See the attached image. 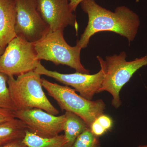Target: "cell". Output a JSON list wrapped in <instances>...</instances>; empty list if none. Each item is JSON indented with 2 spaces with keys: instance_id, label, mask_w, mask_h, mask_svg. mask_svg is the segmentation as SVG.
<instances>
[{
  "instance_id": "obj_16",
  "label": "cell",
  "mask_w": 147,
  "mask_h": 147,
  "mask_svg": "<svg viewBox=\"0 0 147 147\" xmlns=\"http://www.w3.org/2000/svg\"><path fill=\"white\" fill-rule=\"evenodd\" d=\"M71 147H100V140L88 128L77 137Z\"/></svg>"
},
{
  "instance_id": "obj_22",
  "label": "cell",
  "mask_w": 147,
  "mask_h": 147,
  "mask_svg": "<svg viewBox=\"0 0 147 147\" xmlns=\"http://www.w3.org/2000/svg\"><path fill=\"white\" fill-rule=\"evenodd\" d=\"M5 50V48L0 47V57L2 55L3 52H4Z\"/></svg>"
},
{
  "instance_id": "obj_10",
  "label": "cell",
  "mask_w": 147,
  "mask_h": 147,
  "mask_svg": "<svg viewBox=\"0 0 147 147\" xmlns=\"http://www.w3.org/2000/svg\"><path fill=\"white\" fill-rule=\"evenodd\" d=\"M69 0H36V7L50 32H55L70 26L77 31L76 16L69 7Z\"/></svg>"
},
{
  "instance_id": "obj_17",
  "label": "cell",
  "mask_w": 147,
  "mask_h": 147,
  "mask_svg": "<svg viewBox=\"0 0 147 147\" xmlns=\"http://www.w3.org/2000/svg\"><path fill=\"white\" fill-rule=\"evenodd\" d=\"M96 120L107 132L110 131L113 127V119L108 115H105L103 113L98 116Z\"/></svg>"
},
{
  "instance_id": "obj_3",
  "label": "cell",
  "mask_w": 147,
  "mask_h": 147,
  "mask_svg": "<svg viewBox=\"0 0 147 147\" xmlns=\"http://www.w3.org/2000/svg\"><path fill=\"white\" fill-rule=\"evenodd\" d=\"M125 52L107 56L103 60L105 74L98 92L106 91L113 96L112 105L117 109L121 105L120 92L134 74L147 65V55L133 61H127Z\"/></svg>"
},
{
  "instance_id": "obj_6",
  "label": "cell",
  "mask_w": 147,
  "mask_h": 147,
  "mask_svg": "<svg viewBox=\"0 0 147 147\" xmlns=\"http://www.w3.org/2000/svg\"><path fill=\"white\" fill-rule=\"evenodd\" d=\"M40 62L33 42L16 36L0 57V71L8 76H18L34 71Z\"/></svg>"
},
{
  "instance_id": "obj_15",
  "label": "cell",
  "mask_w": 147,
  "mask_h": 147,
  "mask_svg": "<svg viewBox=\"0 0 147 147\" xmlns=\"http://www.w3.org/2000/svg\"><path fill=\"white\" fill-rule=\"evenodd\" d=\"M8 76L0 71V108L15 111L7 85Z\"/></svg>"
},
{
  "instance_id": "obj_8",
  "label": "cell",
  "mask_w": 147,
  "mask_h": 147,
  "mask_svg": "<svg viewBox=\"0 0 147 147\" xmlns=\"http://www.w3.org/2000/svg\"><path fill=\"white\" fill-rule=\"evenodd\" d=\"M16 11L15 31L16 36L34 42L41 39L50 29L40 16L36 0H15Z\"/></svg>"
},
{
  "instance_id": "obj_21",
  "label": "cell",
  "mask_w": 147,
  "mask_h": 147,
  "mask_svg": "<svg viewBox=\"0 0 147 147\" xmlns=\"http://www.w3.org/2000/svg\"><path fill=\"white\" fill-rule=\"evenodd\" d=\"M83 0H69V7L71 11L74 12L76 11L77 6Z\"/></svg>"
},
{
  "instance_id": "obj_1",
  "label": "cell",
  "mask_w": 147,
  "mask_h": 147,
  "mask_svg": "<svg viewBox=\"0 0 147 147\" xmlns=\"http://www.w3.org/2000/svg\"><path fill=\"white\" fill-rule=\"evenodd\" d=\"M81 8L88 14V21L85 30L76 42L82 49L88 47L90 38L96 33L110 31L126 38L129 43L135 39L140 25L139 16L125 6L110 11L98 4L95 0H83Z\"/></svg>"
},
{
  "instance_id": "obj_12",
  "label": "cell",
  "mask_w": 147,
  "mask_h": 147,
  "mask_svg": "<svg viewBox=\"0 0 147 147\" xmlns=\"http://www.w3.org/2000/svg\"><path fill=\"white\" fill-rule=\"evenodd\" d=\"M27 129L26 124L16 118L0 123V146L15 140L23 139Z\"/></svg>"
},
{
  "instance_id": "obj_5",
  "label": "cell",
  "mask_w": 147,
  "mask_h": 147,
  "mask_svg": "<svg viewBox=\"0 0 147 147\" xmlns=\"http://www.w3.org/2000/svg\"><path fill=\"white\" fill-rule=\"evenodd\" d=\"M33 43L39 60L50 61L56 65L68 66L78 72L89 74V70L81 63L82 48L67 44L64 38L63 30L50 32Z\"/></svg>"
},
{
  "instance_id": "obj_18",
  "label": "cell",
  "mask_w": 147,
  "mask_h": 147,
  "mask_svg": "<svg viewBox=\"0 0 147 147\" xmlns=\"http://www.w3.org/2000/svg\"><path fill=\"white\" fill-rule=\"evenodd\" d=\"M15 118L14 111L0 108V123L5 122Z\"/></svg>"
},
{
  "instance_id": "obj_9",
  "label": "cell",
  "mask_w": 147,
  "mask_h": 147,
  "mask_svg": "<svg viewBox=\"0 0 147 147\" xmlns=\"http://www.w3.org/2000/svg\"><path fill=\"white\" fill-rule=\"evenodd\" d=\"M14 114L26 124L28 130L41 137H55L63 130L65 115H54L39 108L16 110Z\"/></svg>"
},
{
  "instance_id": "obj_4",
  "label": "cell",
  "mask_w": 147,
  "mask_h": 147,
  "mask_svg": "<svg viewBox=\"0 0 147 147\" xmlns=\"http://www.w3.org/2000/svg\"><path fill=\"white\" fill-rule=\"evenodd\" d=\"M42 87L57 102L62 110L71 112L83 119L89 127L98 117L103 114L106 105L102 99L88 100L67 86H61L42 79Z\"/></svg>"
},
{
  "instance_id": "obj_14",
  "label": "cell",
  "mask_w": 147,
  "mask_h": 147,
  "mask_svg": "<svg viewBox=\"0 0 147 147\" xmlns=\"http://www.w3.org/2000/svg\"><path fill=\"white\" fill-rule=\"evenodd\" d=\"M23 141L27 147H67V140L64 135L45 138L34 134L28 129Z\"/></svg>"
},
{
  "instance_id": "obj_23",
  "label": "cell",
  "mask_w": 147,
  "mask_h": 147,
  "mask_svg": "<svg viewBox=\"0 0 147 147\" xmlns=\"http://www.w3.org/2000/svg\"><path fill=\"white\" fill-rule=\"evenodd\" d=\"M138 147H147V145H140Z\"/></svg>"
},
{
  "instance_id": "obj_2",
  "label": "cell",
  "mask_w": 147,
  "mask_h": 147,
  "mask_svg": "<svg viewBox=\"0 0 147 147\" xmlns=\"http://www.w3.org/2000/svg\"><path fill=\"white\" fill-rule=\"evenodd\" d=\"M40 75L32 71L17 76L16 79L8 76L7 85L11 100L16 110L39 108L57 115L59 112L43 92Z\"/></svg>"
},
{
  "instance_id": "obj_20",
  "label": "cell",
  "mask_w": 147,
  "mask_h": 147,
  "mask_svg": "<svg viewBox=\"0 0 147 147\" xmlns=\"http://www.w3.org/2000/svg\"><path fill=\"white\" fill-rule=\"evenodd\" d=\"M1 147H27L23 141V139H18L3 145Z\"/></svg>"
},
{
  "instance_id": "obj_24",
  "label": "cell",
  "mask_w": 147,
  "mask_h": 147,
  "mask_svg": "<svg viewBox=\"0 0 147 147\" xmlns=\"http://www.w3.org/2000/svg\"><path fill=\"white\" fill-rule=\"evenodd\" d=\"M1 146H0V147H1Z\"/></svg>"
},
{
  "instance_id": "obj_19",
  "label": "cell",
  "mask_w": 147,
  "mask_h": 147,
  "mask_svg": "<svg viewBox=\"0 0 147 147\" xmlns=\"http://www.w3.org/2000/svg\"><path fill=\"white\" fill-rule=\"evenodd\" d=\"M90 129L93 134L99 137L104 135L107 132L102 126L95 120L91 125Z\"/></svg>"
},
{
  "instance_id": "obj_13",
  "label": "cell",
  "mask_w": 147,
  "mask_h": 147,
  "mask_svg": "<svg viewBox=\"0 0 147 147\" xmlns=\"http://www.w3.org/2000/svg\"><path fill=\"white\" fill-rule=\"evenodd\" d=\"M64 125V136L67 140V147H71L77 137L89 128L85 121L74 113L65 112Z\"/></svg>"
},
{
  "instance_id": "obj_7",
  "label": "cell",
  "mask_w": 147,
  "mask_h": 147,
  "mask_svg": "<svg viewBox=\"0 0 147 147\" xmlns=\"http://www.w3.org/2000/svg\"><path fill=\"white\" fill-rule=\"evenodd\" d=\"M97 59L100 66V71L95 74L75 73L64 74L57 71H51L45 68L40 62L34 70L40 75L51 77L66 86L72 87L84 98L92 100L95 94L98 93L101 87L105 74L103 59L100 56Z\"/></svg>"
},
{
  "instance_id": "obj_11",
  "label": "cell",
  "mask_w": 147,
  "mask_h": 147,
  "mask_svg": "<svg viewBox=\"0 0 147 147\" xmlns=\"http://www.w3.org/2000/svg\"><path fill=\"white\" fill-rule=\"evenodd\" d=\"M15 0H0V47L7 45L16 36Z\"/></svg>"
}]
</instances>
